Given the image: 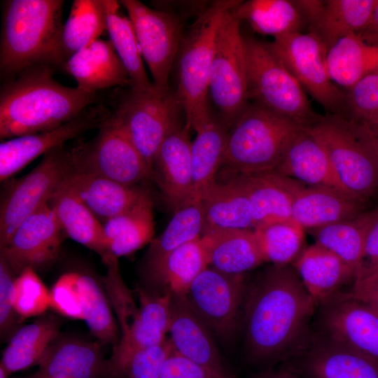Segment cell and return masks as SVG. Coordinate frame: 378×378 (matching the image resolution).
<instances>
[{"label": "cell", "mask_w": 378, "mask_h": 378, "mask_svg": "<svg viewBox=\"0 0 378 378\" xmlns=\"http://www.w3.org/2000/svg\"><path fill=\"white\" fill-rule=\"evenodd\" d=\"M114 101L112 119L124 130L152 170L155 154L165 139L186 123L175 92L121 90ZM185 117V116H184Z\"/></svg>", "instance_id": "52a82bcc"}, {"label": "cell", "mask_w": 378, "mask_h": 378, "mask_svg": "<svg viewBox=\"0 0 378 378\" xmlns=\"http://www.w3.org/2000/svg\"><path fill=\"white\" fill-rule=\"evenodd\" d=\"M105 0H75L62 31L61 57L64 63L107 31ZM63 64V65H64Z\"/></svg>", "instance_id": "ab89813d"}, {"label": "cell", "mask_w": 378, "mask_h": 378, "mask_svg": "<svg viewBox=\"0 0 378 378\" xmlns=\"http://www.w3.org/2000/svg\"><path fill=\"white\" fill-rule=\"evenodd\" d=\"M202 202L204 214L202 234L217 230H253L250 202L231 178L216 181L204 194Z\"/></svg>", "instance_id": "836d02e7"}, {"label": "cell", "mask_w": 378, "mask_h": 378, "mask_svg": "<svg viewBox=\"0 0 378 378\" xmlns=\"http://www.w3.org/2000/svg\"><path fill=\"white\" fill-rule=\"evenodd\" d=\"M377 271H378V217L367 234L364 246L363 267L358 276Z\"/></svg>", "instance_id": "816d5d0a"}, {"label": "cell", "mask_w": 378, "mask_h": 378, "mask_svg": "<svg viewBox=\"0 0 378 378\" xmlns=\"http://www.w3.org/2000/svg\"><path fill=\"white\" fill-rule=\"evenodd\" d=\"M13 273L0 257V331L1 337L10 330L15 322V288Z\"/></svg>", "instance_id": "681fc988"}, {"label": "cell", "mask_w": 378, "mask_h": 378, "mask_svg": "<svg viewBox=\"0 0 378 378\" xmlns=\"http://www.w3.org/2000/svg\"><path fill=\"white\" fill-rule=\"evenodd\" d=\"M209 266L206 251L199 238L167 253L144 269L146 281L155 290L186 295L194 279Z\"/></svg>", "instance_id": "f546056e"}, {"label": "cell", "mask_w": 378, "mask_h": 378, "mask_svg": "<svg viewBox=\"0 0 378 378\" xmlns=\"http://www.w3.org/2000/svg\"><path fill=\"white\" fill-rule=\"evenodd\" d=\"M49 203L66 236L99 254L104 262L113 256L106 247L102 223L64 181Z\"/></svg>", "instance_id": "1f68e13d"}, {"label": "cell", "mask_w": 378, "mask_h": 378, "mask_svg": "<svg viewBox=\"0 0 378 378\" xmlns=\"http://www.w3.org/2000/svg\"><path fill=\"white\" fill-rule=\"evenodd\" d=\"M78 275L71 272L59 277L50 291V307L64 316L83 320Z\"/></svg>", "instance_id": "7dc6e473"}, {"label": "cell", "mask_w": 378, "mask_h": 378, "mask_svg": "<svg viewBox=\"0 0 378 378\" xmlns=\"http://www.w3.org/2000/svg\"><path fill=\"white\" fill-rule=\"evenodd\" d=\"M344 293L378 310V271L358 276L350 290Z\"/></svg>", "instance_id": "f907efd6"}, {"label": "cell", "mask_w": 378, "mask_h": 378, "mask_svg": "<svg viewBox=\"0 0 378 378\" xmlns=\"http://www.w3.org/2000/svg\"><path fill=\"white\" fill-rule=\"evenodd\" d=\"M302 127L258 104L248 103L229 129L221 168L228 174L274 171Z\"/></svg>", "instance_id": "5b68a950"}, {"label": "cell", "mask_w": 378, "mask_h": 378, "mask_svg": "<svg viewBox=\"0 0 378 378\" xmlns=\"http://www.w3.org/2000/svg\"><path fill=\"white\" fill-rule=\"evenodd\" d=\"M326 68L335 83L349 90L364 77L378 73V44L357 33L349 34L329 48Z\"/></svg>", "instance_id": "e575fe53"}, {"label": "cell", "mask_w": 378, "mask_h": 378, "mask_svg": "<svg viewBox=\"0 0 378 378\" xmlns=\"http://www.w3.org/2000/svg\"><path fill=\"white\" fill-rule=\"evenodd\" d=\"M62 0H9L4 3L0 71L8 79L36 65L63 66L60 42Z\"/></svg>", "instance_id": "3957f363"}, {"label": "cell", "mask_w": 378, "mask_h": 378, "mask_svg": "<svg viewBox=\"0 0 378 378\" xmlns=\"http://www.w3.org/2000/svg\"><path fill=\"white\" fill-rule=\"evenodd\" d=\"M64 182L102 223L132 207L149 192L140 185L128 186L73 169Z\"/></svg>", "instance_id": "83f0119b"}, {"label": "cell", "mask_w": 378, "mask_h": 378, "mask_svg": "<svg viewBox=\"0 0 378 378\" xmlns=\"http://www.w3.org/2000/svg\"><path fill=\"white\" fill-rule=\"evenodd\" d=\"M229 129L220 118L213 115L196 132L191 144L192 198L202 200L204 194L217 181Z\"/></svg>", "instance_id": "8d00e7d4"}, {"label": "cell", "mask_w": 378, "mask_h": 378, "mask_svg": "<svg viewBox=\"0 0 378 378\" xmlns=\"http://www.w3.org/2000/svg\"><path fill=\"white\" fill-rule=\"evenodd\" d=\"M160 378H233L221 375L174 350L167 357Z\"/></svg>", "instance_id": "c3c4849f"}, {"label": "cell", "mask_w": 378, "mask_h": 378, "mask_svg": "<svg viewBox=\"0 0 378 378\" xmlns=\"http://www.w3.org/2000/svg\"><path fill=\"white\" fill-rule=\"evenodd\" d=\"M245 302V343L252 359L298 357L308 348L316 304L294 267L267 269L250 287Z\"/></svg>", "instance_id": "6da1fadb"}, {"label": "cell", "mask_w": 378, "mask_h": 378, "mask_svg": "<svg viewBox=\"0 0 378 378\" xmlns=\"http://www.w3.org/2000/svg\"><path fill=\"white\" fill-rule=\"evenodd\" d=\"M9 374L6 372L4 368L0 365V378H8Z\"/></svg>", "instance_id": "9f6ffc18"}, {"label": "cell", "mask_w": 378, "mask_h": 378, "mask_svg": "<svg viewBox=\"0 0 378 378\" xmlns=\"http://www.w3.org/2000/svg\"><path fill=\"white\" fill-rule=\"evenodd\" d=\"M240 2L212 1L182 37L175 61L177 87L174 92L186 125L195 132L213 117L209 106V85L218 27L225 14Z\"/></svg>", "instance_id": "277c9868"}, {"label": "cell", "mask_w": 378, "mask_h": 378, "mask_svg": "<svg viewBox=\"0 0 378 378\" xmlns=\"http://www.w3.org/2000/svg\"><path fill=\"white\" fill-rule=\"evenodd\" d=\"M274 172L304 185L329 188L353 197L340 181L322 144L307 127L294 135Z\"/></svg>", "instance_id": "cb8c5ba5"}, {"label": "cell", "mask_w": 378, "mask_h": 378, "mask_svg": "<svg viewBox=\"0 0 378 378\" xmlns=\"http://www.w3.org/2000/svg\"><path fill=\"white\" fill-rule=\"evenodd\" d=\"M119 3L128 13L155 88L160 92L170 90L169 78L183 36L181 19L174 13L150 8L138 0Z\"/></svg>", "instance_id": "4fadbf2b"}, {"label": "cell", "mask_w": 378, "mask_h": 378, "mask_svg": "<svg viewBox=\"0 0 378 378\" xmlns=\"http://www.w3.org/2000/svg\"><path fill=\"white\" fill-rule=\"evenodd\" d=\"M324 147L342 186L363 201L378 187V158L365 136L351 121L328 114L307 127Z\"/></svg>", "instance_id": "ba28073f"}, {"label": "cell", "mask_w": 378, "mask_h": 378, "mask_svg": "<svg viewBox=\"0 0 378 378\" xmlns=\"http://www.w3.org/2000/svg\"><path fill=\"white\" fill-rule=\"evenodd\" d=\"M71 153L75 171L128 186L152 179L150 167L111 115L92 140L72 149Z\"/></svg>", "instance_id": "30bf717a"}, {"label": "cell", "mask_w": 378, "mask_h": 378, "mask_svg": "<svg viewBox=\"0 0 378 378\" xmlns=\"http://www.w3.org/2000/svg\"><path fill=\"white\" fill-rule=\"evenodd\" d=\"M54 69L33 66L4 81L0 90L1 140L52 130L99 103L97 93L55 80Z\"/></svg>", "instance_id": "7a4b0ae2"}, {"label": "cell", "mask_w": 378, "mask_h": 378, "mask_svg": "<svg viewBox=\"0 0 378 378\" xmlns=\"http://www.w3.org/2000/svg\"><path fill=\"white\" fill-rule=\"evenodd\" d=\"M200 239L209 266L221 272L244 274L264 262L253 230H217Z\"/></svg>", "instance_id": "4dcf8cb0"}, {"label": "cell", "mask_w": 378, "mask_h": 378, "mask_svg": "<svg viewBox=\"0 0 378 378\" xmlns=\"http://www.w3.org/2000/svg\"><path fill=\"white\" fill-rule=\"evenodd\" d=\"M232 11L240 21L248 22L255 31L274 37L300 32L304 24L298 8L290 0L241 1Z\"/></svg>", "instance_id": "f35d334b"}, {"label": "cell", "mask_w": 378, "mask_h": 378, "mask_svg": "<svg viewBox=\"0 0 378 378\" xmlns=\"http://www.w3.org/2000/svg\"><path fill=\"white\" fill-rule=\"evenodd\" d=\"M358 34L366 41L378 44V2L368 26Z\"/></svg>", "instance_id": "db71d44e"}, {"label": "cell", "mask_w": 378, "mask_h": 378, "mask_svg": "<svg viewBox=\"0 0 378 378\" xmlns=\"http://www.w3.org/2000/svg\"><path fill=\"white\" fill-rule=\"evenodd\" d=\"M210 330L192 309L186 295L171 294L168 333L174 350L221 375L230 377Z\"/></svg>", "instance_id": "603a6c76"}, {"label": "cell", "mask_w": 378, "mask_h": 378, "mask_svg": "<svg viewBox=\"0 0 378 378\" xmlns=\"http://www.w3.org/2000/svg\"><path fill=\"white\" fill-rule=\"evenodd\" d=\"M270 47L285 67L329 114L342 115L346 94L330 78L327 48L314 34L295 32L274 37Z\"/></svg>", "instance_id": "7c38bea8"}, {"label": "cell", "mask_w": 378, "mask_h": 378, "mask_svg": "<svg viewBox=\"0 0 378 378\" xmlns=\"http://www.w3.org/2000/svg\"><path fill=\"white\" fill-rule=\"evenodd\" d=\"M247 67L248 100L303 127L321 115L312 109L303 88L273 52L268 42L242 34Z\"/></svg>", "instance_id": "8992f818"}, {"label": "cell", "mask_w": 378, "mask_h": 378, "mask_svg": "<svg viewBox=\"0 0 378 378\" xmlns=\"http://www.w3.org/2000/svg\"><path fill=\"white\" fill-rule=\"evenodd\" d=\"M244 292V274L208 266L194 279L186 298L195 313L222 341L233 336Z\"/></svg>", "instance_id": "5bb4252c"}, {"label": "cell", "mask_w": 378, "mask_h": 378, "mask_svg": "<svg viewBox=\"0 0 378 378\" xmlns=\"http://www.w3.org/2000/svg\"><path fill=\"white\" fill-rule=\"evenodd\" d=\"M107 12V31L110 41L124 64L131 80V88L151 90L155 88L145 70L136 36L129 18L121 15L120 3L105 0Z\"/></svg>", "instance_id": "b9f144b4"}, {"label": "cell", "mask_w": 378, "mask_h": 378, "mask_svg": "<svg viewBox=\"0 0 378 378\" xmlns=\"http://www.w3.org/2000/svg\"><path fill=\"white\" fill-rule=\"evenodd\" d=\"M174 350L169 338L142 349L132 356L121 375L125 378H160L164 363Z\"/></svg>", "instance_id": "bcb514c9"}, {"label": "cell", "mask_w": 378, "mask_h": 378, "mask_svg": "<svg viewBox=\"0 0 378 378\" xmlns=\"http://www.w3.org/2000/svg\"><path fill=\"white\" fill-rule=\"evenodd\" d=\"M204 225L202 200L192 198L174 211L163 232L150 243L144 269L156 263L178 247L200 238Z\"/></svg>", "instance_id": "60d3db41"}, {"label": "cell", "mask_w": 378, "mask_h": 378, "mask_svg": "<svg viewBox=\"0 0 378 378\" xmlns=\"http://www.w3.org/2000/svg\"><path fill=\"white\" fill-rule=\"evenodd\" d=\"M87 92L112 87H131L129 74L109 41L97 39L73 55L63 65Z\"/></svg>", "instance_id": "d4e9b609"}, {"label": "cell", "mask_w": 378, "mask_h": 378, "mask_svg": "<svg viewBox=\"0 0 378 378\" xmlns=\"http://www.w3.org/2000/svg\"><path fill=\"white\" fill-rule=\"evenodd\" d=\"M139 312L129 330L120 335L107 363L108 374L121 375L136 351L158 344L168 333L171 293L139 290Z\"/></svg>", "instance_id": "ac0fdd59"}, {"label": "cell", "mask_w": 378, "mask_h": 378, "mask_svg": "<svg viewBox=\"0 0 378 378\" xmlns=\"http://www.w3.org/2000/svg\"><path fill=\"white\" fill-rule=\"evenodd\" d=\"M260 378H300L296 372L290 370H279L265 374Z\"/></svg>", "instance_id": "11a10c76"}, {"label": "cell", "mask_w": 378, "mask_h": 378, "mask_svg": "<svg viewBox=\"0 0 378 378\" xmlns=\"http://www.w3.org/2000/svg\"><path fill=\"white\" fill-rule=\"evenodd\" d=\"M298 371L307 378H378V360L319 334L300 355Z\"/></svg>", "instance_id": "7402d4cb"}, {"label": "cell", "mask_w": 378, "mask_h": 378, "mask_svg": "<svg viewBox=\"0 0 378 378\" xmlns=\"http://www.w3.org/2000/svg\"><path fill=\"white\" fill-rule=\"evenodd\" d=\"M78 288L83 321L101 343L114 347L118 342V328L101 286L91 275L79 273Z\"/></svg>", "instance_id": "7bdbcfd3"}, {"label": "cell", "mask_w": 378, "mask_h": 378, "mask_svg": "<svg viewBox=\"0 0 378 378\" xmlns=\"http://www.w3.org/2000/svg\"><path fill=\"white\" fill-rule=\"evenodd\" d=\"M190 128L183 124L162 142L152 164V180L174 211L192 198Z\"/></svg>", "instance_id": "44dd1931"}, {"label": "cell", "mask_w": 378, "mask_h": 378, "mask_svg": "<svg viewBox=\"0 0 378 378\" xmlns=\"http://www.w3.org/2000/svg\"><path fill=\"white\" fill-rule=\"evenodd\" d=\"M59 321L42 317L17 331L5 348L0 363L10 375L38 365L51 344L57 339Z\"/></svg>", "instance_id": "74e56055"}, {"label": "cell", "mask_w": 378, "mask_h": 378, "mask_svg": "<svg viewBox=\"0 0 378 378\" xmlns=\"http://www.w3.org/2000/svg\"><path fill=\"white\" fill-rule=\"evenodd\" d=\"M103 104L85 108L76 117L50 131L20 136L0 144V180L4 181L26 167L41 155H45L83 133L98 127L111 115Z\"/></svg>", "instance_id": "9a60e30c"}, {"label": "cell", "mask_w": 378, "mask_h": 378, "mask_svg": "<svg viewBox=\"0 0 378 378\" xmlns=\"http://www.w3.org/2000/svg\"><path fill=\"white\" fill-rule=\"evenodd\" d=\"M322 335L378 360V310L344 293L321 304Z\"/></svg>", "instance_id": "e0dca14e"}, {"label": "cell", "mask_w": 378, "mask_h": 378, "mask_svg": "<svg viewBox=\"0 0 378 378\" xmlns=\"http://www.w3.org/2000/svg\"><path fill=\"white\" fill-rule=\"evenodd\" d=\"M232 9L225 14L216 33L209 85V97L218 117L229 128L248 103L241 21L234 15Z\"/></svg>", "instance_id": "9c48e42d"}, {"label": "cell", "mask_w": 378, "mask_h": 378, "mask_svg": "<svg viewBox=\"0 0 378 378\" xmlns=\"http://www.w3.org/2000/svg\"><path fill=\"white\" fill-rule=\"evenodd\" d=\"M378 158V114L366 124H356Z\"/></svg>", "instance_id": "f5cc1de1"}, {"label": "cell", "mask_w": 378, "mask_h": 378, "mask_svg": "<svg viewBox=\"0 0 378 378\" xmlns=\"http://www.w3.org/2000/svg\"><path fill=\"white\" fill-rule=\"evenodd\" d=\"M302 283L316 305L323 304L342 293L353 284L355 271L337 255L314 244L304 248L293 262Z\"/></svg>", "instance_id": "484cf974"}, {"label": "cell", "mask_w": 378, "mask_h": 378, "mask_svg": "<svg viewBox=\"0 0 378 378\" xmlns=\"http://www.w3.org/2000/svg\"><path fill=\"white\" fill-rule=\"evenodd\" d=\"M27 378H101L108 374L99 345L77 339H57Z\"/></svg>", "instance_id": "4316f807"}, {"label": "cell", "mask_w": 378, "mask_h": 378, "mask_svg": "<svg viewBox=\"0 0 378 378\" xmlns=\"http://www.w3.org/2000/svg\"><path fill=\"white\" fill-rule=\"evenodd\" d=\"M72 169L71 150L63 146L44 155L30 172L13 182L0 206V249L28 217L49 202Z\"/></svg>", "instance_id": "8fae6325"}, {"label": "cell", "mask_w": 378, "mask_h": 378, "mask_svg": "<svg viewBox=\"0 0 378 378\" xmlns=\"http://www.w3.org/2000/svg\"><path fill=\"white\" fill-rule=\"evenodd\" d=\"M64 235L48 202L21 223L8 244L0 249V257L13 274L26 267L46 265L57 257Z\"/></svg>", "instance_id": "2e32d148"}, {"label": "cell", "mask_w": 378, "mask_h": 378, "mask_svg": "<svg viewBox=\"0 0 378 378\" xmlns=\"http://www.w3.org/2000/svg\"><path fill=\"white\" fill-rule=\"evenodd\" d=\"M246 195L252 209L253 230L280 222H295L293 205L302 183L276 172L229 174Z\"/></svg>", "instance_id": "ffe728a7"}, {"label": "cell", "mask_w": 378, "mask_h": 378, "mask_svg": "<svg viewBox=\"0 0 378 378\" xmlns=\"http://www.w3.org/2000/svg\"><path fill=\"white\" fill-rule=\"evenodd\" d=\"M363 201L325 187L306 186L297 192L293 218L303 230H312L352 218L363 213Z\"/></svg>", "instance_id": "f1b7e54d"}, {"label": "cell", "mask_w": 378, "mask_h": 378, "mask_svg": "<svg viewBox=\"0 0 378 378\" xmlns=\"http://www.w3.org/2000/svg\"><path fill=\"white\" fill-rule=\"evenodd\" d=\"M253 231L264 262L289 265L304 249V230L295 222L274 223Z\"/></svg>", "instance_id": "ee69618b"}, {"label": "cell", "mask_w": 378, "mask_h": 378, "mask_svg": "<svg viewBox=\"0 0 378 378\" xmlns=\"http://www.w3.org/2000/svg\"><path fill=\"white\" fill-rule=\"evenodd\" d=\"M153 206L148 192L132 207L102 223L111 255L117 258L128 255L153 241Z\"/></svg>", "instance_id": "d6a6232c"}, {"label": "cell", "mask_w": 378, "mask_h": 378, "mask_svg": "<svg viewBox=\"0 0 378 378\" xmlns=\"http://www.w3.org/2000/svg\"><path fill=\"white\" fill-rule=\"evenodd\" d=\"M378 217V209L363 211L349 219L309 230L315 244L332 252L356 273L362 270L365 241Z\"/></svg>", "instance_id": "d590c367"}, {"label": "cell", "mask_w": 378, "mask_h": 378, "mask_svg": "<svg viewBox=\"0 0 378 378\" xmlns=\"http://www.w3.org/2000/svg\"><path fill=\"white\" fill-rule=\"evenodd\" d=\"M309 32L316 35L327 50L341 38L358 34L369 24L378 0L293 1Z\"/></svg>", "instance_id": "d6986e66"}, {"label": "cell", "mask_w": 378, "mask_h": 378, "mask_svg": "<svg viewBox=\"0 0 378 378\" xmlns=\"http://www.w3.org/2000/svg\"><path fill=\"white\" fill-rule=\"evenodd\" d=\"M15 309L22 318L37 316L50 307V291L33 267H26L14 281Z\"/></svg>", "instance_id": "f6af8a7d"}]
</instances>
